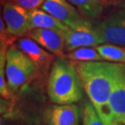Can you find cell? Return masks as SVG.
<instances>
[{
  "label": "cell",
  "instance_id": "cell-20",
  "mask_svg": "<svg viewBox=\"0 0 125 125\" xmlns=\"http://www.w3.org/2000/svg\"><path fill=\"white\" fill-rule=\"evenodd\" d=\"M6 2H7V0H1V3H2V4H5V3H6Z\"/></svg>",
  "mask_w": 125,
  "mask_h": 125
},
{
  "label": "cell",
  "instance_id": "cell-4",
  "mask_svg": "<svg viewBox=\"0 0 125 125\" xmlns=\"http://www.w3.org/2000/svg\"><path fill=\"white\" fill-rule=\"evenodd\" d=\"M61 33L64 38L65 51L67 52L81 47L97 46L104 44L94 26L87 20L75 28L67 27Z\"/></svg>",
  "mask_w": 125,
  "mask_h": 125
},
{
  "label": "cell",
  "instance_id": "cell-3",
  "mask_svg": "<svg viewBox=\"0 0 125 125\" xmlns=\"http://www.w3.org/2000/svg\"><path fill=\"white\" fill-rule=\"evenodd\" d=\"M37 66L24 52L13 45L9 46L6 56L5 74L9 88L16 92L34 76Z\"/></svg>",
  "mask_w": 125,
  "mask_h": 125
},
{
  "label": "cell",
  "instance_id": "cell-10",
  "mask_svg": "<svg viewBox=\"0 0 125 125\" xmlns=\"http://www.w3.org/2000/svg\"><path fill=\"white\" fill-rule=\"evenodd\" d=\"M47 125H79V109L74 104L54 105L45 112Z\"/></svg>",
  "mask_w": 125,
  "mask_h": 125
},
{
  "label": "cell",
  "instance_id": "cell-19",
  "mask_svg": "<svg viewBox=\"0 0 125 125\" xmlns=\"http://www.w3.org/2000/svg\"><path fill=\"white\" fill-rule=\"evenodd\" d=\"M103 3L106 4H111V5H118V4H124L125 0H100Z\"/></svg>",
  "mask_w": 125,
  "mask_h": 125
},
{
  "label": "cell",
  "instance_id": "cell-12",
  "mask_svg": "<svg viewBox=\"0 0 125 125\" xmlns=\"http://www.w3.org/2000/svg\"><path fill=\"white\" fill-rule=\"evenodd\" d=\"M29 12H30L31 30L34 29H44L62 32L67 28V26L62 24L61 21L42 9L36 8L29 10Z\"/></svg>",
  "mask_w": 125,
  "mask_h": 125
},
{
  "label": "cell",
  "instance_id": "cell-14",
  "mask_svg": "<svg viewBox=\"0 0 125 125\" xmlns=\"http://www.w3.org/2000/svg\"><path fill=\"white\" fill-rule=\"evenodd\" d=\"M105 61L125 63V46L112 44H102L95 46Z\"/></svg>",
  "mask_w": 125,
  "mask_h": 125
},
{
  "label": "cell",
  "instance_id": "cell-13",
  "mask_svg": "<svg viewBox=\"0 0 125 125\" xmlns=\"http://www.w3.org/2000/svg\"><path fill=\"white\" fill-rule=\"evenodd\" d=\"M86 20L99 18L104 11L105 4L100 0H67Z\"/></svg>",
  "mask_w": 125,
  "mask_h": 125
},
{
  "label": "cell",
  "instance_id": "cell-16",
  "mask_svg": "<svg viewBox=\"0 0 125 125\" xmlns=\"http://www.w3.org/2000/svg\"><path fill=\"white\" fill-rule=\"evenodd\" d=\"M11 45L7 43H0V94L5 99L10 100L12 97L11 89L7 84L6 74H5V65L7 47Z\"/></svg>",
  "mask_w": 125,
  "mask_h": 125
},
{
  "label": "cell",
  "instance_id": "cell-8",
  "mask_svg": "<svg viewBox=\"0 0 125 125\" xmlns=\"http://www.w3.org/2000/svg\"><path fill=\"white\" fill-rule=\"evenodd\" d=\"M41 9L55 17L69 28H75L86 21L67 0H46Z\"/></svg>",
  "mask_w": 125,
  "mask_h": 125
},
{
  "label": "cell",
  "instance_id": "cell-21",
  "mask_svg": "<svg viewBox=\"0 0 125 125\" xmlns=\"http://www.w3.org/2000/svg\"><path fill=\"white\" fill-rule=\"evenodd\" d=\"M123 7H124V9H125V3L123 5Z\"/></svg>",
  "mask_w": 125,
  "mask_h": 125
},
{
  "label": "cell",
  "instance_id": "cell-11",
  "mask_svg": "<svg viewBox=\"0 0 125 125\" xmlns=\"http://www.w3.org/2000/svg\"><path fill=\"white\" fill-rule=\"evenodd\" d=\"M16 46L24 52L38 67H46L55 59L54 54L49 53L46 50L30 37H21L17 41Z\"/></svg>",
  "mask_w": 125,
  "mask_h": 125
},
{
  "label": "cell",
  "instance_id": "cell-17",
  "mask_svg": "<svg viewBox=\"0 0 125 125\" xmlns=\"http://www.w3.org/2000/svg\"><path fill=\"white\" fill-rule=\"evenodd\" d=\"M82 125H105L91 102H85L82 109Z\"/></svg>",
  "mask_w": 125,
  "mask_h": 125
},
{
  "label": "cell",
  "instance_id": "cell-6",
  "mask_svg": "<svg viewBox=\"0 0 125 125\" xmlns=\"http://www.w3.org/2000/svg\"><path fill=\"white\" fill-rule=\"evenodd\" d=\"M110 106L113 112L112 125H125V63H115Z\"/></svg>",
  "mask_w": 125,
  "mask_h": 125
},
{
  "label": "cell",
  "instance_id": "cell-1",
  "mask_svg": "<svg viewBox=\"0 0 125 125\" xmlns=\"http://www.w3.org/2000/svg\"><path fill=\"white\" fill-rule=\"evenodd\" d=\"M115 63L107 61L74 62L84 91L105 125L113 124L110 97Z\"/></svg>",
  "mask_w": 125,
  "mask_h": 125
},
{
  "label": "cell",
  "instance_id": "cell-18",
  "mask_svg": "<svg viewBox=\"0 0 125 125\" xmlns=\"http://www.w3.org/2000/svg\"><path fill=\"white\" fill-rule=\"evenodd\" d=\"M8 1L13 2L29 10H32L41 7L46 0H7V2Z\"/></svg>",
  "mask_w": 125,
  "mask_h": 125
},
{
  "label": "cell",
  "instance_id": "cell-7",
  "mask_svg": "<svg viewBox=\"0 0 125 125\" xmlns=\"http://www.w3.org/2000/svg\"><path fill=\"white\" fill-rule=\"evenodd\" d=\"M2 16L7 31L12 36H22L31 30L30 12L25 7L8 1L3 5Z\"/></svg>",
  "mask_w": 125,
  "mask_h": 125
},
{
  "label": "cell",
  "instance_id": "cell-9",
  "mask_svg": "<svg viewBox=\"0 0 125 125\" xmlns=\"http://www.w3.org/2000/svg\"><path fill=\"white\" fill-rule=\"evenodd\" d=\"M37 44L57 56H63L65 42L61 32L44 29H34L27 33Z\"/></svg>",
  "mask_w": 125,
  "mask_h": 125
},
{
  "label": "cell",
  "instance_id": "cell-5",
  "mask_svg": "<svg viewBox=\"0 0 125 125\" xmlns=\"http://www.w3.org/2000/svg\"><path fill=\"white\" fill-rule=\"evenodd\" d=\"M94 28L104 43L125 46V9L115 11Z\"/></svg>",
  "mask_w": 125,
  "mask_h": 125
},
{
  "label": "cell",
  "instance_id": "cell-15",
  "mask_svg": "<svg viewBox=\"0 0 125 125\" xmlns=\"http://www.w3.org/2000/svg\"><path fill=\"white\" fill-rule=\"evenodd\" d=\"M63 57L69 60L76 62L105 61L95 47L94 48L93 47H81V48L68 52L63 55Z\"/></svg>",
  "mask_w": 125,
  "mask_h": 125
},
{
  "label": "cell",
  "instance_id": "cell-2",
  "mask_svg": "<svg viewBox=\"0 0 125 125\" xmlns=\"http://www.w3.org/2000/svg\"><path fill=\"white\" fill-rule=\"evenodd\" d=\"M83 86L73 62L58 56L50 72L47 92L55 104H74L83 97Z\"/></svg>",
  "mask_w": 125,
  "mask_h": 125
}]
</instances>
